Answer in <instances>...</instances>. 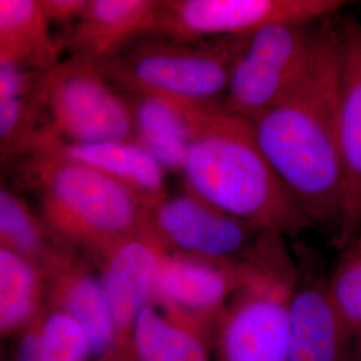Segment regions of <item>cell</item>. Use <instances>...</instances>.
I'll return each instance as SVG.
<instances>
[{
	"instance_id": "cell-17",
	"label": "cell",
	"mask_w": 361,
	"mask_h": 361,
	"mask_svg": "<svg viewBox=\"0 0 361 361\" xmlns=\"http://www.w3.org/2000/svg\"><path fill=\"white\" fill-rule=\"evenodd\" d=\"M193 104L137 95L134 137L166 171L182 173L193 137Z\"/></svg>"
},
{
	"instance_id": "cell-7",
	"label": "cell",
	"mask_w": 361,
	"mask_h": 361,
	"mask_svg": "<svg viewBox=\"0 0 361 361\" xmlns=\"http://www.w3.org/2000/svg\"><path fill=\"white\" fill-rule=\"evenodd\" d=\"M343 6L338 0H165L157 37L178 43L246 37L277 23L313 25Z\"/></svg>"
},
{
	"instance_id": "cell-12",
	"label": "cell",
	"mask_w": 361,
	"mask_h": 361,
	"mask_svg": "<svg viewBox=\"0 0 361 361\" xmlns=\"http://www.w3.org/2000/svg\"><path fill=\"white\" fill-rule=\"evenodd\" d=\"M340 75L337 134L343 169V214L337 245L361 231V23L349 20L337 31Z\"/></svg>"
},
{
	"instance_id": "cell-18",
	"label": "cell",
	"mask_w": 361,
	"mask_h": 361,
	"mask_svg": "<svg viewBox=\"0 0 361 361\" xmlns=\"http://www.w3.org/2000/svg\"><path fill=\"white\" fill-rule=\"evenodd\" d=\"M210 337L177 323L155 304L137 316L130 349L138 361H210Z\"/></svg>"
},
{
	"instance_id": "cell-16",
	"label": "cell",
	"mask_w": 361,
	"mask_h": 361,
	"mask_svg": "<svg viewBox=\"0 0 361 361\" xmlns=\"http://www.w3.org/2000/svg\"><path fill=\"white\" fill-rule=\"evenodd\" d=\"M52 154L95 169L125 185L150 209L166 195V170L134 140L58 146Z\"/></svg>"
},
{
	"instance_id": "cell-24",
	"label": "cell",
	"mask_w": 361,
	"mask_h": 361,
	"mask_svg": "<svg viewBox=\"0 0 361 361\" xmlns=\"http://www.w3.org/2000/svg\"><path fill=\"white\" fill-rule=\"evenodd\" d=\"M87 1L89 0H42L40 4L50 23L51 20L65 22L74 18L79 20L86 10Z\"/></svg>"
},
{
	"instance_id": "cell-11",
	"label": "cell",
	"mask_w": 361,
	"mask_h": 361,
	"mask_svg": "<svg viewBox=\"0 0 361 361\" xmlns=\"http://www.w3.org/2000/svg\"><path fill=\"white\" fill-rule=\"evenodd\" d=\"M168 255L147 226L98 255L102 262L99 279L113 313L119 347H130L138 313L154 304L159 271Z\"/></svg>"
},
{
	"instance_id": "cell-25",
	"label": "cell",
	"mask_w": 361,
	"mask_h": 361,
	"mask_svg": "<svg viewBox=\"0 0 361 361\" xmlns=\"http://www.w3.org/2000/svg\"><path fill=\"white\" fill-rule=\"evenodd\" d=\"M101 361H138L135 356L133 355L130 347H118V348L111 352L107 357H104Z\"/></svg>"
},
{
	"instance_id": "cell-20",
	"label": "cell",
	"mask_w": 361,
	"mask_h": 361,
	"mask_svg": "<svg viewBox=\"0 0 361 361\" xmlns=\"http://www.w3.org/2000/svg\"><path fill=\"white\" fill-rule=\"evenodd\" d=\"M42 269L31 259L0 247V338L20 334L42 308Z\"/></svg>"
},
{
	"instance_id": "cell-4",
	"label": "cell",
	"mask_w": 361,
	"mask_h": 361,
	"mask_svg": "<svg viewBox=\"0 0 361 361\" xmlns=\"http://www.w3.org/2000/svg\"><path fill=\"white\" fill-rule=\"evenodd\" d=\"M246 37L193 43L142 39L98 65L110 80L135 95L193 106L224 104Z\"/></svg>"
},
{
	"instance_id": "cell-1",
	"label": "cell",
	"mask_w": 361,
	"mask_h": 361,
	"mask_svg": "<svg viewBox=\"0 0 361 361\" xmlns=\"http://www.w3.org/2000/svg\"><path fill=\"white\" fill-rule=\"evenodd\" d=\"M338 75L337 31L322 28L302 77L277 104L249 119L261 152L310 222L335 225L336 232L344 200Z\"/></svg>"
},
{
	"instance_id": "cell-6",
	"label": "cell",
	"mask_w": 361,
	"mask_h": 361,
	"mask_svg": "<svg viewBox=\"0 0 361 361\" xmlns=\"http://www.w3.org/2000/svg\"><path fill=\"white\" fill-rule=\"evenodd\" d=\"M310 26L277 23L247 35L234 61L224 106L252 119L277 104L310 65L319 31Z\"/></svg>"
},
{
	"instance_id": "cell-27",
	"label": "cell",
	"mask_w": 361,
	"mask_h": 361,
	"mask_svg": "<svg viewBox=\"0 0 361 361\" xmlns=\"http://www.w3.org/2000/svg\"><path fill=\"white\" fill-rule=\"evenodd\" d=\"M0 361H8V356H6L4 350L0 348Z\"/></svg>"
},
{
	"instance_id": "cell-22",
	"label": "cell",
	"mask_w": 361,
	"mask_h": 361,
	"mask_svg": "<svg viewBox=\"0 0 361 361\" xmlns=\"http://www.w3.org/2000/svg\"><path fill=\"white\" fill-rule=\"evenodd\" d=\"M0 247L25 256L39 268L54 256L46 253L40 224L19 198L3 188H0Z\"/></svg>"
},
{
	"instance_id": "cell-5",
	"label": "cell",
	"mask_w": 361,
	"mask_h": 361,
	"mask_svg": "<svg viewBox=\"0 0 361 361\" xmlns=\"http://www.w3.org/2000/svg\"><path fill=\"white\" fill-rule=\"evenodd\" d=\"M40 166L43 212L52 228L99 255L147 225V207L121 182L50 153Z\"/></svg>"
},
{
	"instance_id": "cell-3",
	"label": "cell",
	"mask_w": 361,
	"mask_h": 361,
	"mask_svg": "<svg viewBox=\"0 0 361 361\" xmlns=\"http://www.w3.org/2000/svg\"><path fill=\"white\" fill-rule=\"evenodd\" d=\"M252 274L214 329L216 361H289V301L296 271L277 233L265 232L246 256Z\"/></svg>"
},
{
	"instance_id": "cell-26",
	"label": "cell",
	"mask_w": 361,
	"mask_h": 361,
	"mask_svg": "<svg viewBox=\"0 0 361 361\" xmlns=\"http://www.w3.org/2000/svg\"><path fill=\"white\" fill-rule=\"evenodd\" d=\"M350 361H361V331L352 338Z\"/></svg>"
},
{
	"instance_id": "cell-10",
	"label": "cell",
	"mask_w": 361,
	"mask_h": 361,
	"mask_svg": "<svg viewBox=\"0 0 361 361\" xmlns=\"http://www.w3.org/2000/svg\"><path fill=\"white\" fill-rule=\"evenodd\" d=\"M250 274L246 258L216 262L169 253L159 271L154 304L171 320L213 340L221 316Z\"/></svg>"
},
{
	"instance_id": "cell-2",
	"label": "cell",
	"mask_w": 361,
	"mask_h": 361,
	"mask_svg": "<svg viewBox=\"0 0 361 361\" xmlns=\"http://www.w3.org/2000/svg\"><path fill=\"white\" fill-rule=\"evenodd\" d=\"M180 174L186 190L261 231L293 235L312 225L261 152L250 121L224 104L194 107Z\"/></svg>"
},
{
	"instance_id": "cell-21",
	"label": "cell",
	"mask_w": 361,
	"mask_h": 361,
	"mask_svg": "<svg viewBox=\"0 0 361 361\" xmlns=\"http://www.w3.org/2000/svg\"><path fill=\"white\" fill-rule=\"evenodd\" d=\"M49 25L40 0H0V55L43 62L55 50Z\"/></svg>"
},
{
	"instance_id": "cell-15",
	"label": "cell",
	"mask_w": 361,
	"mask_h": 361,
	"mask_svg": "<svg viewBox=\"0 0 361 361\" xmlns=\"http://www.w3.org/2000/svg\"><path fill=\"white\" fill-rule=\"evenodd\" d=\"M46 268L52 274L51 307L63 310L79 324L87 336L92 361L104 360L119 345L99 276L62 256H52Z\"/></svg>"
},
{
	"instance_id": "cell-8",
	"label": "cell",
	"mask_w": 361,
	"mask_h": 361,
	"mask_svg": "<svg viewBox=\"0 0 361 361\" xmlns=\"http://www.w3.org/2000/svg\"><path fill=\"white\" fill-rule=\"evenodd\" d=\"M44 94L54 128L73 143L133 140L131 104L98 63L79 58L52 70L46 78Z\"/></svg>"
},
{
	"instance_id": "cell-9",
	"label": "cell",
	"mask_w": 361,
	"mask_h": 361,
	"mask_svg": "<svg viewBox=\"0 0 361 361\" xmlns=\"http://www.w3.org/2000/svg\"><path fill=\"white\" fill-rule=\"evenodd\" d=\"M146 226L169 253L216 262L243 259L265 232L189 190L150 207Z\"/></svg>"
},
{
	"instance_id": "cell-13",
	"label": "cell",
	"mask_w": 361,
	"mask_h": 361,
	"mask_svg": "<svg viewBox=\"0 0 361 361\" xmlns=\"http://www.w3.org/2000/svg\"><path fill=\"white\" fill-rule=\"evenodd\" d=\"M289 361H350L352 336L319 280H297L288 310Z\"/></svg>"
},
{
	"instance_id": "cell-19",
	"label": "cell",
	"mask_w": 361,
	"mask_h": 361,
	"mask_svg": "<svg viewBox=\"0 0 361 361\" xmlns=\"http://www.w3.org/2000/svg\"><path fill=\"white\" fill-rule=\"evenodd\" d=\"M16 336L8 361H92L83 329L55 307L40 310Z\"/></svg>"
},
{
	"instance_id": "cell-23",
	"label": "cell",
	"mask_w": 361,
	"mask_h": 361,
	"mask_svg": "<svg viewBox=\"0 0 361 361\" xmlns=\"http://www.w3.org/2000/svg\"><path fill=\"white\" fill-rule=\"evenodd\" d=\"M328 293L352 338L361 331V231L344 246Z\"/></svg>"
},
{
	"instance_id": "cell-14",
	"label": "cell",
	"mask_w": 361,
	"mask_h": 361,
	"mask_svg": "<svg viewBox=\"0 0 361 361\" xmlns=\"http://www.w3.org/2000/svg\"><path fill=\"white\" fill-rule=\"evenodd\" d=\"M158 13L155 0H89L74 44L80 58L102 63L142 39L157 37Z\"/></svg>"
}]
</instances>
